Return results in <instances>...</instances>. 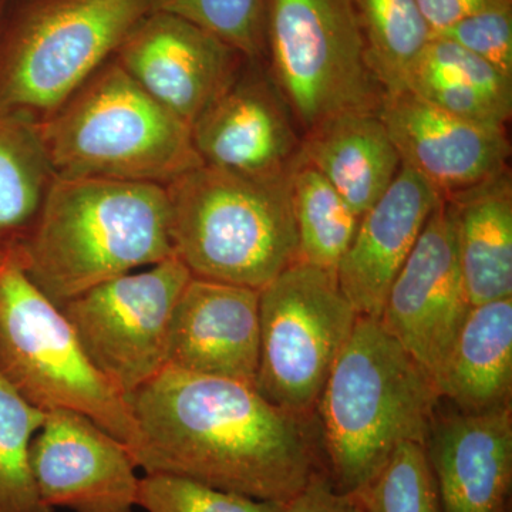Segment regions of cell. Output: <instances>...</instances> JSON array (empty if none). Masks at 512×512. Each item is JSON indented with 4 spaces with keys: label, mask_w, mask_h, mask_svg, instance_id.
<instances>
[{
    "label": "cell",
    "mask_w": 512,
    "mask_h": 512,
    "mask_svg": "<svg viewBox=\"0 0 512 512\" xmlns=\"http://www.w3.org/2000/svg\"><path fill=\"white\" fill-rule=\"evenodd\" d=\"M127 399L146 474L282 505L325 474L315 417L286 412L254 384L165 366Z\"/></svg>",
    "instance_id": "6da1fadb"
},
{
    "label": "cell",
    "mask_w": 512,
    "mask_h": 512,
    "mask_svg": "<svg viewBox=\"0 0 512 512\" xmlns=\"http://www.w3.org/2000/svg\"><path fill=\"white\" fill-rule=\"evenodd\" d=\"M18 245L30 279L63 306L109 279L175 255L167 190L56 175Z\"/></svg>",
    "instance_id": "7a4b0ae2"
},
{
    "label": "cell",
    "mask_w": 512,
    "mask_h": 512,
    "mask_svg": "<svg viewBox=\"0 0 512 512\" xmlns=\"http://www.w3.org/2000/svg\"><path fill=\"white\" fill-rule=\"evenodd\" d=\"M440 399L433 379L380 320L359 316L315 412L332 487L359 493L400 444L426 443Z\"/></svg>",
    "instance_id": "3957f363"
},
{
    "label": "cell",
    "mask_w": 512,
    "mask_h": 512,
    "mask_svg": "<svg viewBox=\"0 0 512 512\" xmlns=\"http://www.w3.org/2000/svg\"><path fill=\"white\" fill-rule=\"evenodd\" d=\"M292 171L245 175L201 164L165 187L174 254L192 276L261 291L299 262Z\"/></svg>",
    "instance_id": "277c9868"
},
{
    "label": "cell",
    "mask_w": 512,
    "mask_h": 512,
    "mask_svg": "<svg viewBox=\"0 0 512 512\" xmlns=\"http://www.w3.org/2000/svg\"><path fill=\"white\" fill-rule=\"evenodd\" d=\"M37 124L57 177L167 187L202 164L190 124L153 99L116 60Z\"/></svg>",
    "instance_id": "5b68a950"
},
{
    "label": "cell",
    "mask_w": 512,
    "mask_h": 512,
    "mask_svg": "<svg viewBox=\"0 0 512 512\" xmlns=\"http://www.w3.org/2000/svg\"><path fill=\"white\" fill-rule=\"evenodd\" d=\"M0 375L45 412L89 417L134 458L138 429L127 397L93 366L62 308L30 279L18 242L0 244Z\"/></svg>",
    "instance_id": "8992f818"
},
{
    "label": "cell",
    "mask_w": 512,
    "mask_h": 512,
    "mask_svg": "<svg viewBox=\"0 0 512 512\" xmlns=\"http://www.w3.org/2000/svg\"><path fill=\"white\" fill-rule=\"evenodd\" d=\"M150 12L151 0L30 3L0 37V113L45 120Z\"/></svg>",
    "instance_id": "52a82bcc"
},
{
    "label": "cell",
    "mask_w": 512,
    "mask_h": 512,
    "mask_svg": "<svg viewBox=\"0 0 512 512\" xmlns=\"http://www.w3.org/2000/svg\"><path fill=\"white\" fill-rule=\"evenodd\" d=\"M271 79L309 133L345 113H379L384 92L370 69L353 0H268Z\"/></svg>",
    "instance_id": "ba28073f"
},
{
    "label": "cell",
    "mask_w": 512,
    "mask_h": 512,
    "mask_svg": "<svg viewBox=\"0 0 512 512\" xmlns=\"http://www.w3.org/2000/svg\"><path fill=\"white\" fill-rule=\"evenodd\" d=\"M259 312L255 389L286 412L313 419L359 315L335 275L303 262L261 289Z\"/></svg>",
    "instance_id": "9c48e42d"
},
{
    "label": "cell",
    "mask_w": 512,
    "mask_h": 512,
    "mask_svg": "<svg viewBox=\"0 0 512 512\" xmlns=\"http://www.w3.org/2000/svg\"><path fill=\"white\" fill-rule=\"evenodd\" d=\"M191 278L174 255L109 279L60 306L90 362L124 396L167 366L171 319Z\"/></svg>",
    "instance_id": "30bf717a"
},
{
    "label": "cell",
    "mask_w": 512,
    "mask_h": 512,
    "mask_svg": "<svg viewBox=\"0 0 512 512\" xmlns=\"http://www.w3.org/2000/svg\"><path fill=\"white\" fill-rule=\"evenodd\" d=\"M471 308L443 198L394 278L379 320L434 382Z\"/></svg>",
    "instance_id": "8fae6325"
},
{
    "label": "cell",
    "mask_w": 512,
    "mask_h": 512,
    "mask_svg": "<svg viewBox=\"0 0 512 512\" xmlns=\"http://www.w3.org/2000/svg\"><path fill=\"white\" fill-rule=\"evenodd\" d=\"M116 62L165 109L194 123L241 74L244 56L170 13H150L131 30Z\"/></svg>",
    "instance_id": "7c38bea8"
},
{
    "label": "cell",
    "mask_w": 512,
    "mask_h": 512,
    "mask_svg": "<svg viewBox=\"0 0 512 512\" xmlns=\"http://www.w3.org/2000/svg\"><path fill=\"white\" fill-rule=\"evenodd\" d=\"M30 461L40 498L52 510L136 512V461L126 444L83 414L47 412Z\"/></svg>",
    "instance_id": "4fadbf2b"
},
{
    "label": "cell",
    "mask_w": 512,
    "mask_h": 512,
    "mask_svg": "<svg viewBox=\"0 0 512 512\" xmlns=\"http://www.w3.org/2000/svg\"><path fill=\"white\" fill-rule=\"evenodd\" d=\"M379 116L402 164L443 198L508 168L511 148L504 128L461 119L407 90L386 94Z\"/></svg>",
    "instance_id": "5bb4252c"
},
{
    "label": "cell",
    "mask_w": 512,
    "mask_h": 512,
    "mask_svg": "<svg viewBox=\"0 0 512 512\" xmlns=\"http://www.w3.org/2000/svg\"><path fill=\"white\" fill-rule=\"evenodd\" d=\"M288 104L272 79L241 76L192 123L202 164L245 175L289 173L301 157Z\"/></svg>",
    "instance_id": "9a60e30c"
},
{
    "label": "cell",
    "mask_w": 512,
    "mask_h": 512,
    "mask_svg": "<svg viewBox=\"0 0 512 512\" xmlns=\"http://www.w3.org/2000/svg\"><path fill=\"white\" fill-rule=\"evenodd\" d=\"M261 291L195 278L171 319L167 366L255 383L261 346Z\"/></svg>",
    "instance_id": "2e32d148"
},
{
    "label": "cell",
    "mask_w": 512,
    "mask_h": 512,
    "mask_svg": "<svg viewBox=\"0 0 512 512\" xmlns=\"http://www.w3.org/2000/svg\"><path fill=\"white\" fill-rule=\"evenodd\" d=\"M424 447L443 512H511V404L436 413Z\"/></svg>",
    "instance_id": "e0dca14e"
},
{
    "label": "cell",
    "mask_w": 512,
    "mask_h": 512,
    "mask_svg": "<svg viewBox=\"0 0 512 512\" xmlns=\"http://www.w3.org/2000/svg\"><path fill=\"white\" fill-rule=\"evenodd\" d=\"M443 197L402 164L383 197L362 215L336 279L359 316L379 319L394 278Z\"/></svg>",
    "instance_id": "ac0fdd59"
},
{
    "label": "cell",
    "mask_w": 512,
    "mask_h": 512,
    "mask_svg": "<svg viewBox=\"0 0 512 512\" xmlns=\"http://www.w3.org/2000/svg\"><path fill=\"white\" fill-rule=\"evenodd\" d=\"M301 158L362 218L389 190L402 158L379 113L356 111L323 121L302 138Z\"/></svg>",
    "instance_id": "d6986e66"
},
{
    "label": "cell",
    "mask_w": 512,
    "mask_h": 512,
    "mask_svg": "<svg viewBox=\"0 0 512 512\" xmlns=\"http://www.w3.org/2000/svg\"><path fill=\"white\" fill-rule=\"evenodd\" d=\"M471 306L512 298L510 170L444 198Z\"/></svg>",
    "instance_id": "ffe728a7"
},
{
    "label": "cell",
    "mask_w": 512,
    "mask_h": 512,
    "mask_svg": "<svg viewBox=\"0 0 512 512\" xmlns=\"http://www.w3.org/2000/svg\"><path fill=\"white\" fill-rule=\"evenodd\" d=\"M434 383L460 412L511 404L512 298L470 309Z\"/></svg>",
    "instance_id": "44dd1931"
},
{
    "label": "cell",
    "mask_w": 512,
    "mask_h": 512,
    "mask_svg": "<svg viewBox=\"0 0 512 512\" xmlns=\"http://www.w3.org/2000/svg\"><path fill=\"white\" fill-rule=\"evenodd\" d=\"M403 90L484 126L507 130L511 119V77L444 37H431L407 74Z\"/></svg>",
    "instance_id": "7402d4cb"
},
{
    "label": "cell",
    "mask_w": 512,
    "mask_h": 512,
    "mask_svg": "<svg viewBox=\"0 0 512 512\" xmlns=\"http://www.w3.org/2000/svg\"><path fill=\"white\" fill-rule=\"evenodd\" d=\"M55 177L39 124L0 113V244L29 231Z\"/></svg>",
    "instance_id": "603a6c76"
},
{
    "label": "cell",
    "mask_w": 512,
    "mask_h": 512,
    "mask_svg": "<svg viewBox=\"0 0 512 512\" xmlns=\"http://www.w3.org/2000/svg\"><path fill=\"white\" fill-rule=\"evenodd\" d=\"M299 262L336 276L360 218L322 174L299 157L292 171Z\"/></svg>",
    "instance_id": "cb8c5ba5"
},
{
    "label": "cell",
    "mask_w": 512,
    "mask_h": 512,
    "mask_svg": "<svg viewBox=\"0 0 512 512\" xmlns=\"http://www.w3.org/2000/svg\"><path fill=\"white\" fill-rule=\"evenodd\" d=\"M367 60L386 94L400 92L433 32L416 0H353Z\"/></svg>",
    "instance_id": "d4e9b609"
},
{
    "label": "cell",
    "mask_w": 512,
    "mask_h": 512,
    "mask_svg": "<svg viewBox=\"0 0 512 512\" xmlns=\"http://www.w3.org/2000/svg\"><path fill=\"white\" fill-rule=\"evenodd\" d=\"M46 416L0 375V512H55L40 498L30 461Z\"/></svg>",
    "instance_id": "484cf974"
},
{
    "label": "cell",
    "mask_w": 512,
    "mask_h": 512,
    "mask_svg": "<svg viewBox=\"0 0 512 512\" xmlns=\"http://www.w3.org/2000/svg\"><path fill=\"white\" fill-rule=\"evenodd\" d=\"M355 495L365 512H443L424 444L407 441L394 450Z\"/></svg>",
    "instance_id": "4316f807"
},
{
    "label": "cell",
    "mask_w": 512,
    "mask_h": 512,
    "mask_svg": "<svg viewBox=\"0 0 512 512\" xmlns=\"http://www.w3.org/2000/svg\"><path fill=\"white\" fill-rule=\"evenodd\" d=\"M151 10L200 26L248 59L266 50L268 0H151Z\"/></svg>",
    "instance_id": "83f0119b"
},
{
    "label": "cell",
    "mask_w": 512,
    "mask_h": 512,
    "mask_svg": "<svg viewBox=\"0 0 512 512\" xmlns=\"http://www.w3.org/2000/svg\"><path fill=\"white\" fill-rule=\"evenodd\" d=\"M137 505L147 512H285V505L218 490L173 474L140 478Z\"/></svg>",
    "instance_id": "f1b7e54d"
},
{
    "label": "cell",
    "mask_w": 512,
    "mask_h": 512,
    "mask_svg": "<svg viewBox=\"0 0 512 512\" xmlns=\"http://www.w3.org/2000/svg\"><path fill=\"white\" fill-rule=\"evenodd\" d=\"M434 36L470 50L512 79V0H491Z\"/></svg>",
    "instance_id": "f546056e"
},
{
    "label": "cell",
    "mask_w": 512,
    "mask_h": 512,
    "mask_svg": "<svg viewBox=\"0 0 512 512\" xmlns=\"http://www.w3.org/2000/svg\"><path fill=\"white\" fill-rule=\"evenodd\" d=\"M285 512H365L355 495L336 491L325 474H318L285 504Z\"/></svg>",
    "instance_id": "4dcf8cb0"
},
{
    "label": "cell",
    "mask_w": 512,
    "mask_h": 512,
    "mask_svg": "<svg viewBox=\"0 0 512 512\" xmlns=\"http://www.w3.org/2000/svg\"><path fill=\"white\" fill-rule=\"evenodd\" d=\"M416 2L434 36L450 28L458 20L483 8L491 0H416Z\"/></svg>",
    "instance_id": "1f68e13d"
},
{
    "label": "cell",
    "mask_w": 512,
    "mask_h": 512,
    "mask_svg": "<svg viewBox=\"0 0 512 512\" xmlns=\"http://www.w3.org/2000/svg\"><path fill=\"white\" fill-rule=\"evenodd\" d=\"M3 5H5V0H0V18H2Z\"/></svg>",
    "instance_id": "d6a6232c"
}]
</instances>
